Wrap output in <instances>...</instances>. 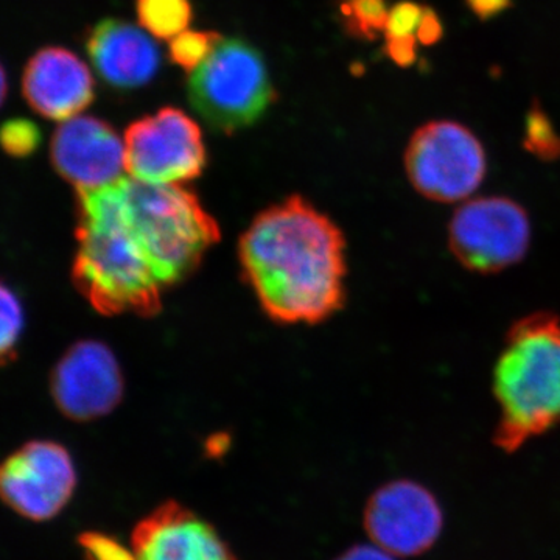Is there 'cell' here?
Listing matches in <instances>:
<instances>
[{"label": "cell", "instance_id": "obj_1", "mask_svg": "<svg viewBox=\"0 0 560 560\" xmlns=\"http://www.w3.org/2000/svg\"><path fill=\"white\" fill-rule=\"evenodd\" d=\"M238 257L261 308L278 323H320L345 304V235L302 197L260 212L242 235Z\"/></svg>", "mask_w": 560, "mask_h": 560}, {"label": "cell", "instance_id": "obj_2", "mask_svg": "<svg viewBox=\"0 0 560 560\" xmlns=\"http://www.w3.org/2000/svg\"><path fill=\"white\" fill-rule=\"evenodd\" d=\"M117 183L77 191L73 282L103 315H154L165 287L128 223Z\"/></svg>", "mask_w": 560, "mask_h": 560}, {"label": "cell", "instance_id": "obj_3", "mask_svg": "<svg viewBox=\"0 0 560 560\" xmlns=\"http://www.w3.org/2000/svg\"><path fill=\"white\" fill-rule=\"evenodd\" d=\"M492 389L500 418L493 442L506 453L560 423V318L536 312L515 320L504 338Z\"/></svg>", "mask_w": 560, "mask_h": 560}, {"label": "cell", "instance_id": "obj_4", "mask_svg": "<svg viewBox=\"0 0 560 560\" xmlns=\"http://www.w3.org/2000/svg\"><path fill=\"white\" fill-rule=\"evenodd\" d=\"M125 215L165 289L200 265L220 238L217 221L183 184L119 180Z\"/></svg>", "mask_w": 560, "mask_h": 560}, {"label": "cell", "instance_id": "obj_5", "mask_svg": "<svg viewBox=\"0 0 560 560\" xmlns=\"http://www.w3.org/2000/svg\"><path fill=\"white\" fill-rule=\"evenodd\" d=\"M191 106L213 130L232 132L260 119L276 101L270 73L256 47L223 39L187 84Z\"/></svg>", "mask_w": 560, "mask_h": 560}, {"label": "cell", "instance_id": "obj_6", "mask_svg": "<svg viewBox=\"0 0 560 560\" xmlns=\"http://www.w3.org/2000/svg\"><path fill=\"white\" fill-rule=\"evenodd\" d=\"M412 189L434 202L470 200L488 175L480 139L453 120H434L412 132L404 156Z\"/></svg>", "mask_w": 560, "mask_h": 560}, {"label": "cell", "instance_id": "obj_7", "mask_svg": "<svg viewBox=\"0 0 560 560\" xmlns=\"http://www.w3.org/2000/svg\"><path fill=\"white\" fill-rule=\"evenodd\" d=\"M528 212L512 198L490 195L460 202L448 223V248L466 270L499 275L528 254Z\"/></svg>", "mask_w": 560, "mask_h": 560}, {"label": "cell", "instance_id": "obj_8", "mask_svg": "<svg viewBox=\"0 0 560 560\" xmlns=\"http://www.w3.org/2000/svg\"><path fill=\"white\" fill-rule=\"evenodd\" d=\"M127 173L147 184H186L206 165L200 127L176 108L158 110L125 132Z\"/></svg>", "mask_w": 560, "mask_h": 560}, {"label": "cell", "instance_id": "obj_9", "mask_svg": "<svg viewBox=\"0 0 560 560\" xmlns=\"http://www.w3.org/2000/svg\"><path fill=\"white\" fill-rule=\"evenodd\" d=\"M77 488L72 456L54 441H31L11 453L0 470V493L11 511L31 522L57 517Z\"/></svg>", "mask_w": 560, "mask_h": 560}, {"label": "cell", "instance_id": "obj_10", "mask_svg": "<svg viewBox=\"0 0 560 560\" xmlns=\"http://www.w3.org/2000/svg\"><path fill=\"white\" fill-rule=\"evenodd\" d=\"M363 523L372 544L396 558H415L440 539L444 517L429 489L416 481L396 480L372 493Z\"/></svg>", "mask_w": 560, "mask_h": 560}, {"label": "cell", "instance_id": "obj_11", "mask_svg": "<svg viewBox=\"0 0 560 560\" xmlns=\"http://www.w3.org/2000/svg\"><path fill=\"white\" fill-rule=\"evenodd\" d=\"M51 396L62 415L86 422L108 415L124 396L116 357L103 342H77L51 375Z\"/></svg>", "mask_w": 560, "mask_h": 560}, {"label": "cell", "instance_id": "obj_12", "mask_svg": "<svg viewBox=\"0 0 560 560\" xmlns=\"http://www.w3.org/2000/svg\"><path fill=\"white\" fill-rule=\"evenodd\" d=\"M51 162L77 191L113 186L127 172L125 142L95 117L65 120L51 139Z\"/></svg>", "mask_w": 560, "mask_h": 560}, {"label": "cell", "instance_id": "obj_13", "mask_svg": "<svg viewBox=\"0 0 560 560\" xmlns=\"http://www.w3.org/2000/svg\"><path fill=\"white\" fill-rule=\"evenodd\" d=\"M136 560H237L209 522L176 501H167L136 525Z\"/></svg>", "mask_w": 560, "mask_h": 560}, {"label": "cell", "instance_id": "obj_14", "mask_svg": "<svg viewBox=\"0 0 560 560\" xmlns=\"http://www.w3.org/2000/svg\"><path fill=\"white\" fill-rule=\"evenodd\" d=\"M22 90L28 105L51 120L73 119L94 98L90 69L61 47L39 50L28 61Z\"/></svg>", "mask_w": 560, "mask_h": 560}, {"label": "cell", "instance_id": "obj_15", "mask_svg": "<svg viewBox=\"0 0 560 560\" xmlns=\"http://www.w3.org/2000/svg\"><path fill=\"white\" fill-rule=\"evenodd\" d=\"M86 47L98 75L117 90L143 86L160 69L156 44L128 22L102 21L92 28Z\"/></svg>", "mask_w": 560, "mask_h": 560}, {"label": "cell", "instance_id": "obj_16", "mask_svg": "<svg viewBox=\"0 0 560 560\" xmlns=\"http://www.w3.org/2000/svg\"><path fill=\"white\" fill-rule=\"evenodd\" d=\"M140 24L161 39H173L186 32L191 21L190 0H138Z\"/></svg>", "mask_w": 560, "mask_h": 560}, {"label": "cell", "instance_id": "obj_17", "mask_svg": "<svg viewBox=\"0 0 560 560\" xmlns=\"http://www.w3.org/2000/svg\"><path fill=\"white\" fill-rule=\"evenodd\" d=\"M340 16L353 38L374 40L385 35L389 9L386 0H342Z\"/></svg>", "mask_w": 560, "mask_h": 560}, {"label": "cell", "instance_id": "obj_18", "mask_svg": "<svg viewBox=\"0 0 560 560\" xmlns=\"http://www.w3.org/2000/svg\"><path fill=\"white\" fill-rule=\"evenodd\" d=\"M523 149L544 162L560 160V135L539 101H534L526 114Z\"/></svg>", "mask_w": 560, "mask_h": 560}, {"label": "cell", "instance_id": "obj_19", "mask_svg": "<svg viewBox=\"0 0 560 560\" xmlns=\"http://www.w3.org/2000/svg\"><path fill=\"white\" fill-rule=\"evenodd\" d=\"M221 36L213 32H183L171 40V58L184 70L194 72L208 60Z\"/></svg>", "mask_w": 560, "mask_h": 560}, {"label": "cell", "instance_id": "obj_20", "mask_svg": "<svg viewBox=\"0 0 560 560\" xmlns=\"http://www.w3.org/2000/svg\"><path fill=\"white\" fill-rule=\"evenodd\" d=\"M2 143L7 153L14 158H25L39 145V130L31 120L7 121L2 130Z\"/></svg>", "mask_w": 560, "mask_h": 560}, {"label": "cell", "instance_id": "obj_21", "mask_svg": "<svg viewBox=\"0 0 560 560\" xmlns=\"http://www.w3.org/2000/svg\"><path fill=\"white\" fill-rule=\"evenodd\" d=\"M80 547L86 560H136L132 548H125L114 537L102 533H86L80 537Z\"/></svg>", "mask_w": 560, "mask_h": 560}, {"label": "cell", "instance_id": "obj_22", "mask_svg": "<svg viewBox=\"0 0 560 560\" xmlns=\"http://www.w3.org/2000/svg\"><path fill=\"white\" fill-rule=\"evenodd\" d=\"M22 327H24V313L20 300L13 291L2 287V355L3 359L10 355L11 350L16 348L20 340Z\"/></svg>", "mask_w": 560, "mask_h": 560}, {"label": "cell", "instance_id": "obj_23", "mask_svg": "<svg viewBox=\"0 0 560 560\" xmlns=\"http://www.w3.org/2000/svg\"><path fill=\"white\" fill-rule=\"evenodd\" d=\"M425 7L412 2V0H404L396 3L389 10L388 22H386L385 38H394V36L416 35L423 16Z\"/></svg>", "mask_w": 560, "mask_h": 560}, {"label": "cell", "instance_id": "obj_24", "mask_svg": "<svg viewBox=\"0 0 560 560\" xmlns=\"http://www.w3.org/2000/svg\"><path fill=\"white\" fill-rule=\"evenodd\" d=\"M386 39V55L390 61L396 62L399 68H410L418 60V38L416 35L394 36Z\"/></svg>", "mask_w": 560, "mask_h": 560}, {"label": "cell", "instance_id": "obj_25", "mask_svg": "<svg viewBox=\"0 0 560 560\" xmlns=\"http://www.w3.org/2000/svg\"><path fill=\"white\" fill-rule=\"evenodd\" d=\"M442 36H444V25H442L440 16H438L436 11L425 7L418 32H416V38L423 46H434V44L440 43Z\"/></svg>", "mask_w": 560, "mask_h": 560}, {"label": "cell", "instance_id": "obj_26", "mask_svg": "<svg viewBox=\"0 0 560 560\" xmlns=\"http://www.w3.org/2000/svg\"><path fill=\"white\" fill-rule=\"evenodd\" d=\"M466 3L471 13L482 22L500 16L512 7V0H466Z\"/></svg>", "mask_w": 560, "mask_h": 560}, {"label": "cell", "instance_id": "obj_27", "mask_svg": "<svg viewBox=\"0 0 560 560\" xmlns=\"http://www.w3.org/2000/svg\"><path fill=\"white\" fill-rule=\"evenodd\" d=\"M335 560H396V556L382 550L377 545H355Z\"/></svg>", "mask_w": 560, "mask_h": 560}]
</instances>
